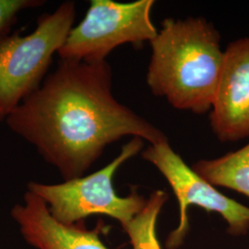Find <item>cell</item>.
Returning <instances> with one entry per match:
<instances>
[{
  "label": "cell",
  "mask_w": 249,
  "mask_h": 249,
  "mask_svg": "<svg viewBox=\"0 0 249 249\" xmlns=\"http://www.w3.org/2000/svg\"><path fill=\"white\" fill-rule=\"evenodd\" d=\"M5 122L64 181L83 177L108 145L126 136L150 144L168 142L157 126L116 100L107 60L61 59Z\"/></svg>",
  "instance_id": "6da1fadb"
},
{
  "label": "cell",
  "mask_w": 249,
  "mask_h": 249,
  "mask_svg": "<svg viewBox=\"0 0 249 249\" xmlns=\"http://www.w3.org/2000/svg\"><path fill=\"white\" fill-rule=\"evenodd\" d=\"M150 44L146 80L151 92L178 110L211 112L224 61L213 24L201 17L165 18Z\"/></svg>",
  "instance_id": "7a4b0ae2"
},
{
  "label": "cell",
  "mask_w": 249,
  "mask_h": 249,
  "mask_svg": "<svg viewBox=\"0 0 249 249\" xmlns=\"http://www.w3.org/2000/svg\"><path fill=\"white\" fill-rule=\"evenodd\" d=\"M76 13L75 2L66 1L39 17L31 34L0 38V122L41 86L53 54L73 28Z\"/></svg>",
  "instance_id": "3957f363"
},
{
  "label": "cell",
  "mask_w": 249,
  "mask_h": 249,
  "mask_svg": "<svg viewBox=\"0 0 249 249\" xmlns=\"http://www.w3.org/2000/svg\"><path fill=\"white\" fill-rule=\"evenodd\" d=\"M144 141L132 138L120 153L104 168L88 176L60 184L28 183V190L40 196L53 218L66 224L84 222L91 215H107L123 228L139 213L147 199L133 187L126 196H118L114 187L116 171L142 150Z\"/></svg>",
  "instance_id": "277c9868"
},
{
  "label": "cell",
  "mask_w": 249,
  "mask_h": 249,
  "mask_svg": "<svg viewBox=\"0 0 249 249\" xmlns=\"http://www.w3.org/2000/svg\"><path fill=\"white\" fill-rule=\"evenodd\" d=\"M154 4L153 0H91L85 17L72 28L57 54L60 59L100 62L120 45L151 43L158 34L151 20Z\"/></svg>",
  "instance_id": "5b68a950"
},
{
  "label": "cell",
  "mask_w": 249,
  "mask_h": 249,
  "mask_svg": "<svg viewBox=\"0 0 249 249\" xmlns=\"http://www.w3.org/2000/svg\"><path fill=\"white\" fill-rule=\"evenodd\" d=\"M142 156L166 179L179 205V223L167 236L166 249H179L185 243L190 228L187 211L192 205L202 208L207 213L220 214L227 223L229 234H248L249 207L223 195L216 187L199 177L174 151L169 142L150 144L142 152Z\"/></svg>",
  "instance_id": "8992f818"
},
{
  "label": "cell",
  "mask_w": 249,
  "mask_h": 249,
  "mask_svg": "<svg viewBox=\"0 0 249 249\" xmlns=\"http://www.w3.org/2000/svg\"><path fill=\"white\" fill-rule=\"evenodd\" d=\"M210 121L213 132L222 142L249 137V37L232 41L224 50Z\"/></svg>",
  "instance_id": "52a82bcc"
},
{
  "label": "cell",
  "mask_w": 249,
  "mask_h": 249,
  "mask_svg": "<svg viewBox=\"0 0 249 249\" xmlns=\"http://www.w3.org/2000/svg\"><path fill=\"white\" fill-rule=\"evenodd\" d=\"M24 203L11 210L21 235L37 249H109L100 238V228L88 230L84 222L66 224L55 220L45 201L27 190Z\"/></svg>",
  "instance_id": "ba28073f"
},
{
  "label": "cell",
  "mask_w": 249,
  "mask_h": 249,
  "mask_svg": "<svg viewBox=\"0 0 249 249\" xmlns=\"http://www.w3.org/2000/svg\"><path fill=\"white\" fill-rule=\"evenodd\" d=\"M192 169L214 187L230 188L249 197V143L222 157L197 160Z\"/></svg>",
  "instance_id": "9c48e42d"
},
{
  "label": "cell",
  "mask_w": 249,
  "mask_h": 249,
  "mask_svg": "<svg viewBox=\"0 0 249 249\" xmlns=\"http://www.w3.org/2000/svg\"><path fill=\"white\" fill-rule=\"evenodd\" d=\"M168 197L165 191L154 190L142 210L123 227L132 249H162L157 236V221Z\"/></svg>",
  "instance_id": "30bf717a"
},
{
  "label": "cell",
  "mask_w": 249,
  "mask_h": 249,
  "mask_svg": "<svg viewBox=\"0 0 249 249\" xmlns=\"http://www.w3.org/2000/svg\"><path fill=\"white\" fill-rule=\"evenodd\" d=\"M43 5V0H0V38L9 35L10 28L21 11Z\"/></svg>",
  "instance_id": "8fae6325"
}]
</instances>
